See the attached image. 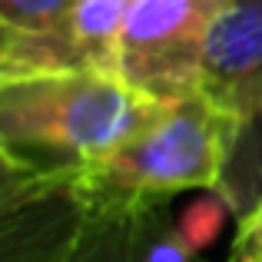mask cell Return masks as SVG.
<instances>
[{"label":"cell","instance_id":"obj_1","mask_svg":"<svg viewBox=\"0 0 262 262\" xmlns=\"http://www.w3.org/2000/svg\"><path fill=\"white\" fill-rule=\"evenodd\" d=\"M163 110L116 73L0 80L4 179L80 183L110 163Z\"/></svg>","mask_w":262,"mask_h":262},{"label":"cell","instance_id":"obj_2","mask_svg":"<svg viewBox=\"0 0 262 262\" xmlns=\"http://www.w3.org/2000/svg\"><path fill=\"white\" fill-rule=\"evenodd\" d=\"M239 126L243 116L203 90L169 100L113 160L70 186L100 203H166L186 189L216 192Z\"/></svg>","mask_w":262,"mask_h":262},{"label":"cell","instance_id":"obj_3","mask_svg":"<svg viewBox=\"0 0 262 262\" xmlns=\"http://www.w3.org/2000/svg\"><path fill=\"white\" fill-rule=\"evenodd\" d=\"M140 203H100L67 183L4 179L0 262H126Z\"/></svg>","mask_w":262,"mask_h":262},{"label":"cell","instance_id":"obj_4","mask_svg":"<svg viewBox=\"0 0 262 262\" xmlns=\"http://www.w3.org/2000/svg\"><path fill=\"white\" fill-rule=\"evenodd\" d=\"M226 0H133L120 37V77L160 103L199 93L209 24Z\"/></svg>","mask_w":262,"mask_h":262},{"label":"cell","instance_id":"obj_5","mask_svg":"<svg viewBox=\"0 0 262 262\" xmlns=\"http://www.w3.org/2000/svg\"><path fill=\"white\" fill-rule=\"evenodd\" d=\"M199 90L246 116L262 96V0H226L212 17Z\"/></svg>","mask_w":262,"mask_h":262},{"label":"cell","instance_id":"obj_6","mask_svg":"<svg viewBox=\"0 0 262 262\" xmlns=\"http://www.w3.org/2000/svg\"><path fill=\"white\" fill-rule=\"evenodd\" d=\"M129 4L133 0H77V7L63 17L86 73L120 77V37Z\"/></svg>","mask_w":262,"mask_h":262},{"label":"cell","instance_id":"obj_7","mask_svg":"<svg viewBox=\"0 0 262 262\" xmlns=\"http://www.w3.org/2000/svg\"><path fill=\"white\" fill-rule=\"evenodd\" d=\"M216 192L236 219L249 212L256 203H262V96L243 116L229 166H226Z\"/></svg>","mask_w":262,"mask_h":262},{"label":"cell","instance_id":"obj_8","mask_svg":"<svg viewBox=\"0 0 262 262\" xmlns=\"http://www.w3.org/2000/svg\"><path fill=\"white\" fill-rule=\"evenodd\" d=\"M126 262H206L203 249L183 236L179 223H169L166 203H140L129 232Z\"/></svg>","mask_w":262,"mask_h":262},{"label":"cell","instance_id":"obj_9","mask_svg":"<svg viewBox=\"0 0 262 262\" xmlns=\"http://www.w3.org/2000/svg\"><path fill=\"white\" fill-rule=\"evenodd\" d=\"M73 7L77 0H0V30H47Z\"/></svg>","mask_w":262,"mask_h":262},{"label":"cell","instance_id":"obj_10","mask_svg":"<svg viewBox=\"0 0 262 262\" xmlns=\"http://www.w3.org/2000/svg\"><path fill=\"white\" fill-rule=\"evenodd\" d=\"M223 212H229V206L219 199V192H209L206 199H199V203H192L189 209H186V216L179 219V229H183V236L189 239V243H196L199 249H203V246L216 236L219 223H223Z\"/></svg>","mask_w":262,"mask_h":262},{"label":"cell","instance_id":"obj_11","mask_svg":"<svg viewBox=\"0 0 262 262\" xmlns=\"http://www.w3.org/2000/svg\"><path fill=\"white\" fill-rule=\"evenodd\" d=\"M226 262H262V203L236 219V236Z\"/></svg>","mask_w":262,"mask_h":262}]
</instances>
